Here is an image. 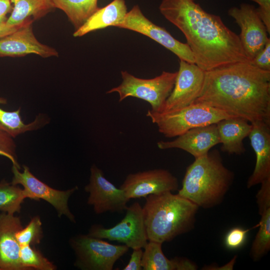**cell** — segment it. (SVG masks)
Segmentation results:
<instances>
[{
  "label": "cell",
  "instance_id": "29",
  "mask_svg": "<svg viewBox=\"0 0 270 270\" xmlns=\"http://www.w3.org/2000/svg\"><path fill=\"white\" fill-rule=\"evenodd\" d=\"M250 230L241 227L231 228L224 237V243L226 248L234 250L242 247L245 244L248 234Z\"/></svg>",
  "mask_w": 270,
  "mask_h": 270
},
{
  "label": "cell",
  "instance_id": "34",
  "mask_svg": "<svg viewBox=\"0 0 270 270\" xmlns=\"http://www.w3.org/2000/svg\"><path fill=\"white\" fill-rule=\"evenodd\" d=\"M143 250L142 248L133 249L128 264L122 269L124 270H142V259Z\"/></svg>",
  "mask_w": 270,
  "mask_h": 270
},
{
  "label": "cell",
  "instance_id": "5",
  "mask_svg": "<svg viewBox=\"0 0 270 270\" xmlns=\"http://www.w3.org/2000/svg\"><path fill=\"white\" fill-rule=\"evenodd\" d=\"M146 115L156 125L158 132L168 138L177 137L195 128L237 117L200 102H193L170 112H158L148 110Z\"/></svg>",
  "mask_w": 270,
  "mask_h": 270
},
{
  "label": "cell",
  "instance_id": "7",
  "mask_svg": "<svg viewBox=\"0 0 270 270\" xmlns=\"http://www.w3.org/2000/svg\"><path fill=\"white\" fill-rule=\"evenodd\" d=\"M70 244L76 258L74 264L82 270H112L129 250L125 244H112L88 234L74 236Z\"/></svg>",
  "mask_w": 270,
  "mask_h": 270
},
{
  "label": "cell",
  "instance_id": "30",
  "mask_svg": "<svg viewBox=\"0 0 270 270\" xmlns=\"http://www.w3.org/2000/svg\"><path fill=\"white\" fill-rule=\"evenodd\" d=\"M13 138L8 133L0 130V155L8 158L12 165L20 169L16 154V144Z\"/></svg>",
  "mask_w": 270,
  "mask_h": 270
},
{
  "label": "cell",
  "instance_id": "10",
  "mask_svg": "<svg viewBox=\"0 0 270 270\" xmlns=\"http://www.w3.org/2000/svg\"><path fill=\"white\" fill-rule=\"evenodd\" d=\"M118 28L144 34L173 52L180 60L195 64L194 55L188 45L178 41L165 28L154 24L144 16L138 5L134 6L128 12L124 21Z\"/></svg>",
  "mask_w": 270,
  "mask_h": 270
},
{
  "label": "cell",
  "instance_id": "24",
  "mask_svg": "<svg viewBox=\"0 0 270 270\" xmlns=\"http://www.w3.org/2000/svg\"><path fill=\"white\" fill-rule=\"evenodd\" d=\"M54 8L62 10L76 30L98 9V0H52Z\"/></svg>",
  "mask_w": 270,
  "mask_h": 270
},
{
  "label": "cell",
  "instance_id": "21",
  "mask_svg": "<svg viewBox=\"0 0 270 270\" xmlns=\"http://www.w3.org/2000/svg\"><path fill=\"white\" fill-rule=\"evenodd\" d=\"M162 243L148 240L144 248L142 266L144 270H196L197 265L186 258L168 259L162 250Z\"/></svg>",
  "mask_w": 270,
  "mask_h": 270
},
{
  "label": "cell",
  "instance_id": "15",
  "mask_svg": "<svg viewBox=\"0 0 270 270\" xmlns=\"http://www.w3.org/2000/svg\"><path fill=\"white\" fill-rule=\"evenodd\" d=\"M33 22L28 21L16 31L0 38V57H20L30 54L43 58L58 56L56 49L36 39L32 31Z\"/></svg>",
  "mask_w": 270,
  "mask_h": 270
},
{
  "label": "cell",
  "instance_id": "12",
  "mask_svg": "<svg viewBox=\"0 0 270 270\" xmlns=\"http://www.w3.org/2000/svg\"><path fill=\"white\" fill-rule=\"evenodd\" d=\"M228 14L240 28L238 36L244 53L250 62L270 40L267 28L253 5L244 3L239 8L232 7L228 10Z\"/></svg>",
  "mask_w": 270,
  "mask_h": 270
},
{
  "label": "cell",
  "instance_id": "37",
  "mask_svg": "<svg viewBox=\"0 0 270 270\" xmlns=\"http://www.w3.org/2000/svg\"></svg>",
  "mask_w": 270,
  "mask_h": 270
},
{
  "label": "cell",
  "instance_id": "20",
  "mask_svg": "<svg viewBox=\"0 0 270 270\" xmlns=\"http://www.w3.org/2000/svg\"><path fill=\"white\" fill-rule=\"evenodd\" d=\"M128 12L124 0H113L98 9L74 32V37L82 36L90 32L122 23Z\"/></svg>",
  "mask_w": 270,
  "mask_h": 270
},
{
  "label": "cell",
  "instance_id": "18",
  "mask_svg": "<svg viewBox=\"0 0 270 270\" xmlns=\"http://www.w3.org/2000/svg\"><path fill=\"white\" fill-rule=\"evenodd\" d=\"M22 228L19 217L0 214V270H24L20 260V246L16 238V232Z\"/></svg>",
  "mask_w": 270,
  "mask_h": 270
},
{
  "label": "cell",
  "instance_id": "22",
  "mask_svg": "<svg viewBox=\"0 0 270 270\" xmlns=\"http://www.w3.org/2000/svg\"><path fill=\"white\" fill-rule=\"evenodd\" d=\"M14 4L10 16L6 23L19 26L30 21L38 20L54 10L52 0H10Z\"/></svg>",
  "mask_w": 270,
  "mask_h": 270
},
{
  "label": "cell",
  "instance_id": "27",
  "mask_svg": "<svg viewBox=\"0 0 270 270\" xmlns=\"http://www.w3.org/2000/svg\"><path fill=\"white\" fill-rule=\"evenodd\" d=\"M20 260L24 270H54L56 266L34 246H20Z\"/></svg>",
  "mask_w": 270,
  "mask_h": 270
},
{
  "label": "cell",
  "instance_id": "8",
  "mask_svg": "<svg viewBox=\"0 0 270 270\" xmlns=\"http://www.w3.org/2000/svg\"><path fill=\"white\" fill-rule=\"evenodd\" d=\"M124 217L111 228L94 224L90 228L89 236L116 241L132 250L144 248L148 242L142 207L138 202L126 210Z\"/></svg>",
  "mask_w": 270,
  "mask_h": 270
},
{
  "label": "cell",
  "instance_id": "35",
  "mask_svg": "<svg viewBox=\"0 0 270 270\" xmlns=\"http://www.w3.org/2000/svg\"><path fill=\"white\" fill-rule=\"evenodd\" d=\"M12 8L10 0H0V24L6 22V16L12 12Z\"/></svg>",
  "mask_w": 270,
  "mask_h": 270
},
{
  "label": "cell",
  "instance_id": "31",
  "mask_svg": "<svg viewBox=\"0 0 270 270\" xmlns=\"http://www.w3.org/2000/svg\"><path fill=\"white\" fill-rule=\"evenodd\" d=\"M250 62L261 70L270 71V39Z\"/></svg>",
  "mask_w": 270,
  "mask_h": 270
},
{
  "label": "cell",
  "instance_id": "2",
  "mask_svg": "<svg viewBox=\"0 0 270 270\" xmlns=\"http://www.w3.org/2000/svg\"><path fill=\"white\" fill-rule=\"evenodd\" d=\"M162 14L184 34L195 64L204 71L230 64L250 62L238 36L221 18L204 10L193 0H162Z\"/></svg>",
  "mask_w": 270,
  "mask_h": 270
},
{
  "label": "cell",
  "instance_id": "14",
  "mask_svg": "<svg viewBox=\"0 0 270 270\" xmlns=\"http://www.w3.org/2000/svg\"><path fill=\"white\" fill-rule=\"evenodd\" d=\"M120 188L130 200L176 191L178 188V182L170 172L158 168L128 174Z\"/></svg>",
  "mask_w": 270,
  "mask_h": 270
},
{
  "label": "cell",
  "instance_id": "32",
  "mask_svg": "<svg viewBox=\"0 0 270 270\" xmlns=\"http://www.w3.org/2000/svg\"><path fill=\"white\" fill-rule=\"evenodd\" d=\"M260 184V188L256 195L259 214L266 208H270V179Z\"/></svg>",
  "mask_w": 270,
  "mask_h": 270
},
{
  "label": "cell",
  "instance_id": "26",
  "mask_svg": "<svg viewBox=\"0 0 270 270\" xmlns=\"http://www.w3.org/2000/svg\"><path fill=\"white\" fill-rule=\"evenodd\" d=\"M26 198L24 190L18 185L4 180L0 182V210L2 212L19 213L21 204Z\"/></svg>",
  "mask_w": 270,
  "mask_h": 270
},
{
  "label": "cell",
  "instance_id": "3",
  "mask_svg": "<svg viewBox=\"0 0 270 270\" xmlns=\"http://www.w3.org/2000/svg\"><path fill=\"white\" fill-rule=\"evenodd\" d=\"M142 207L148 240L163 244L190 231L199 207L178 194H150Z\"/></svg>",
  "mask_w": 270,
  "mask_h": 270
},
{
  "label": "cell",
  "instance_id": "13",
  "mask_svg": "<svg viewBox=\"0 0 270 270\" xmlns=\"http://www.w3.org/2000/svg\"><path fill=\"white\" fill-rule=\"evenodd\" d=\"M179 64L174 88L160 112L174 110L190 104L202 90L205 71L194 63L180 60Z\"/></svg>",
  "mask_w": 270,
  "mask_h": 270
},
{
  "label": "cell",
  "instance_id": "33",
  "mask_svg": "<svg viewBox=\"0 0 270 270\" xmlns=\"http://www.w3.org/2000/svg\"><path fill=\"white\" fill-rule=\"evenodd\" d=\"M257 3L258 8H256L258 14L266 26L268 34L270 33V0H249Z\"/></svg>",
  "mask_w": 270,
  "mask_h": 270
},
{
  "label": "cell",
  "instance_id": "1",
  "mask_svg": "<svg viewBox=\"0 0 270 270\" xmlns=\"http://www.w3.org/2000/svg\"><path fill=\"white\" fill-rule=\"evenodd\" d=\"M194 102L222 110L250 124H270V71L250 62L205 71L202 90Z\"/></svg>",
  "mask_w": 270,
  "mask_h": 270
},
{
  "label": "cell",
  "instance_id": "36",
  "mask_svg": "<svg viewBox=\"0 0 270 270\" xmlns=\"http://www.w3.org/2000/svg\"><path fill=\"white\" fill-rule=\"evenodd\" d=\"M25 22L23 23L22 24L20 25L16 26L8 25L6 23V22L0 23V38L16 31L19 28L22 26Z\"/></svg>",
  "mask_w": 270,
  "mask_h": 270
},
{
  "label": "cell",
  "instance_id": "23",
  "mask_svg": "<svg viewBox=\"0 0 270 270\" xmlns=\"http://www.w3.org/2000/svg\"><path fill=\"white\" fill-rule=\"evenodd\" d=\"M6 104V99L0 97V104ZM20 112V108L16 110L10 112L0 107V130L14 138L25 132L38 130L48 122L45 116L39 114L32 122L26 124L22 120Z\"/></svg>",
  "mask_w": 270,
  "mask_h": 270
},
{
  "label": "cell",
  "instance_id": "38",
  "mask_svg": "<svg viewBox=\"0 0 270 270\" xmlns=\"http://www.w3.org/2000/svg\"></svg>",
  "mask_w": 270,
  "mask_h": 270
},
{
  "label": "cell",
  "instance_id": "4",
  "mask_svg": "<svg viewBox=\"0 0 270 270\" xmlns=\"http://www.w3.org/2000/svg\"><path fill=\"white\" fill-rule=\"evenodd\" d=\"M218 150L195 158L186 170L178 194L203 208L220 204L234 180Z\"/></svg>",
  "mask_w": 270,
  "mask_h": 270
},
{
  "label": "cell",
  "instance_id": "25",
  "mask_svg": "<svg viewBox=\"0 0 270 270\" xmlns=\"http://www.w3.org/2000/svg\"><path fill=\"white\" fill-rule=\"evenodd\" d=\"M258 230L252 243L250 256L254 262L260 260L270 250V208L262 211Z\"/></svg>",
  "mask_w": 270,
  "mask_h": 270
},
{
  "label": "cell",
  "instance_id": "16",
  "mask_svg": "<svg viewBox=\"0 0 270 270\" xmlns=\"http://www.w3.org/2000/svg\"><path fill=\"white\" fill-rule=\"evenodd\" d=\"M220 143L216 124L192 128L170 141L157 142L160 150L179 148L194 158L208 154L214 146Z\"/></svg>",
  "mask_w": 270,
  "mask_h": 270
},
{
  "label": "cell",
  "instance_id": "28",
  "mask_svg": "<svg viewBox=\"0 0 270 270\" xmlns=\"http://www.w3.org/2000/svg\"><path fill=\"white\" fill-rule=\"evenodd\" d=\"M42 236V222L38 216L32 218L25 228H22L16 233V238L20 246H34L39 244Z\"/></svg>",
  "mask_w": 270,
  "mask_h": 270
},
{
  "label": "cell",
  "instance_id": "11",
  "mask_svg": "<svg viewBox=\"0 0 270 270\" xmlns=\"http://www.w3.org/2000/svg\"><path fill=\"white\" fill-rule=\"evenodd\" d=\"M90 172L89 182L84 190L89 194L88 204L93 206L94 212L121 213L126 210L130 199L124 192L106 179L96 164L91 166Z\"/></svg>",
  "mask_w": 270,
  "mask_h": 270
},
{
  "label": "cell",
  "instance_id": "17",
  "mask_svg": "<svg viewBox=\"0 0 270 270\" xmlns=\"http://www.w3.org/2000/svg\"><path fill=\"white\" fill-rule=\"evenodd\" d=\"M251 124L252 128L248 136L256 162L246 182L248 188L270 179V124L258 122Z\"/></svg>",
  "mask_w": 270,
  "mask_h": 270
},
{
  "label": "cell",
  "instance_id": "6",
  "mask_svg": "<svg viewBox=\"0 0 270 270\" xmlns=\"http://www.w3.org/2000/svg\"><path fill=\"white\" fill-rule=\"evenodd\" d=\"M121 75L122 83L106 94L118 92L120 102L130 96L145 100L151 106V110L160 112L174 88L177 72L164 71L150 79L137 78L126 71H122Z\"/></svg>",
  "mask_w": 270,
  "mask_h": 270
},
{
  "label": "cell",
  "instance_id": "19",
  "mask_svg": "<svg viewBox=\"0 0 270 270\" xmlns=\"http://www.w3.org/2000/svg\"><path fill=\"white\" fill-rule=\"evenodd\" d=\"M249 122L243 118L232 117L222 120L216 124L222 152L236 155L245 152L243 140L248 136L252 128Z\"/></svg>",
  "mask_w": 270,
  "mask_h": 270
},
{
  "label": "cell",
  "instance_id": "9",
  "mask_svg": "<svg viewBox=\"0 0 270 270\" xmlns=\"http://www.w3.org/2000/svg\"><path fill=\"white\" fill-rule=\"evenodd\" d=\"M13 177L12 183L22 185L26 198L35 200L42 199L53 206L58 215L66 216L70 220L76 222L74 216L70 211L68 200L71 195L78 190V186L66 190H60L53 188L36 178L26 166H23V171L12 165Z\"/></svg>",
  "mask_w": 270,
  "mask_h": 270
}]
</instances>
